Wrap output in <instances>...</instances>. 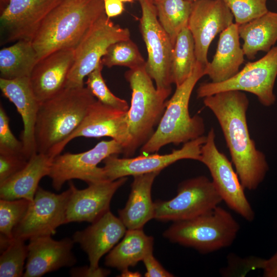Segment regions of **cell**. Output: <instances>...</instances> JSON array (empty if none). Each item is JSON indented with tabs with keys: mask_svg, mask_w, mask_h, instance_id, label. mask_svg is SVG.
Listing matches in <instances>:
<instances>
[{
	"mask_svg": "<svg viewBox=\"0 0 277 277\" xmlns=\"http://www.w3.org/2000/svg\"><path fill=\"white\" fill-rule=\"evenodd\" d=\"M203 103L220 125L242 185L245 189L256 190L264 181L269 165L266 155L250 137L247 95L241 91H225L204 97Z\"/></svg>",
	"mask_w": 277,
	"mask_h": 277,
	"instance_id": "obj_1",
	"label": "cell"
},
{
	"mask_svg": "<svg viewBox=\"0 0 277 277\" xmlns=\"http://www.w3.org/2000/svg\"><path fill=\"white\" fill-rule=\"evenodd\" d=\"M105 13L103 0H63L46 17L32 40L38 61L56 50L75 48Z\"/></svg>",
	"mask_w": 277,
	"mask_h": 277,
	"instance_id": "obj_2",
	"label": "cell"
},
{
	"mask_svg": "<svg viewBox=\"0 0 277 277\" xmlns=\"http://www.w3.org/2000/svg\"><path fill=\"white\" fill-rule=\"evenodd\" d=\"M96 100L84 86L65 88L41 103L34 131L37 153L48 155L64 142L79 127Z\"/></svg>",
	"mask_w": 277,
	"mask_h": 277,
	"instance_id": "obj_3",
	"label": "cell"
},
{
	"mask_svg": "<svg viewBox=\"0 0 277 277\" xmlns=\"http://www.w3.org/2000/svg\"><path fill=\"white\" fill-rule=\"evenodd\" d=\"M205 66L197 62L188 78L176 86L154 133L141 147V153H156L166 145H179L204 135V120L198 114L190 115L189 104L196 84L205 75Z\"/></svg>",
	"mask_w": 277,
	"mask_h": 277,
	"instance_id": "obj_4",
	"label": "cell"
},
{
	"mask_svg": "<svg viewBox=\"0 0 277 277\" xmlns=\"http://www.w3.org/2000/svg\"><path fill=\"white\" fill-rule=\"evenodd\" d=\"M240 225L219 206L192 219L174 222L163 233L170 242L209 253L231 246Z\"/></svg>",
	"mask_w": 277,
	"mask_h": 277,
	"instance_id": "obj_5",
	"label": "cell"
},
{
	"mask_svg": "<svg viewBox=\"0 0 277 277\" xmlns=\"http://www.w3.org/2000/svg\"><path fill=\"white\" fill-rule=\"evenodd\" d=\"M125 77L131 88V105L128 110L131 142L124 153L131 157L152 136L166 108V100L170 95L159 91L145 67L129 69Z\"/></svg>",
	"mask_w": 277,
	"mask_h": 277,
	"instance_id": "obj_6",
	"label": "cell"
},
{
	"mask_svg": "<svg viewBox=\"0 0 277 277\" xmlns=\"http://www.w3.org/2000/svg\"><path fill=\"white\" fill-rule=\"evenodd\" d=\"M276 77L277 46L259 60L247 63L227 81L201 83L197 89V97L204 98L222 91L238 90L254 94L262 105L270 107L276 101L273 89Z\"/></svg>",
	"mask_w": 277,
	"mask_h": 277,
	"instance_id": "obj_7",
	"label": "cell"
},
{
	"mask_svg": "<svg viewBox=\"0 0 277 277\" xmlns=\"http://www.w3.org/2000/svg\"><path fill=\"white\" fill-rule=\"evenodd\" d=\"M130 38L128 28L114 24L105 13L89 29L75 47L73 64L68 74L65 88L84 86V79L101 62L112 44Z\"/></svg>",
	"mask_w": 277,
	"mask_h": 277,
	"instance_id": "obj_8",
	"label": "cell"
},
{
	"mask_svg": "<svg viewBox=\"0 0 277 277\" xmlns=\"http://www.w3.org/2000/svg\"><path fill=\"white\" fill-rule=\"evenodd\" d=\"M138 2L142 11L140 29L148 53L145 70L154 81L159 91L170 94L172 84L171 63L174 45L159 21L152 1Z\"/></svg>",
	"mask_w": 277,
	"mask_h": 277,
	"instance_id": "obj_9",
	"label": "cell"
},
{
	"mask_svg": "<svg viewBox=\"0 0 277 277\" xmlns=\"http://www.w3.org/2000/svg\"><path fill=\"white\" fill-rule=\"evenodd\" d=\"M215 138V131L212 127L201 147L200 162L208 169L211 181L222 201L245 220L252 222L255 213L245 194V188L232 162L216 147Z\"/></svg>",
	"mask_w": 277,
	"mask_h": 277,
	"instance_id": "obj_10",
	"label": "cell"
},
{
	"mask_svg": "<svg viewBox=\"0 0 277 277\" xmlns=\"http://www.w3.org/2000/svg\"><path fill=\"white\" fill-rule=\"evenodd\" d=\"M123 152V146L112 139L101 141L93 148L81 153L60 154L52 160L48 176L56 191L72 179L83 181L88 185L108 181L103 168L98 164L110 155Z\"/></svg>",
	"mask_w": 277,
	"mask_h": 277,
	"instance_id": "obj_11",
	"label": "cell"
},
{
	"mask_svg": "<svg viewBox=\"0 0 277 277\" xmlns=\"http://www.w3.org/2000/svg\"><path fill=\"white\" fill-rule=\"evenodd\" d=\"M212 182L204 175L182 181L176 195L170 200L154 202V219L176 222L204 214L222 202Z\"/></svg>",
	"mask_w": 277,
	"mask_h": 277,
	"instance_id": "obj_12",
	"label": "cell"
},
{
	"mask_svg": "<svg viewBox=\"0 0 277 277\" xmlns=\"http://www.w3.org/2000/svg\"><path fill=\"white\" fill-rule=\"evenodd\" d=\"M71 193L70 188L56 194L38 186L24 216L13 230V238L26 241L54 235L57 228L65 224Z\"/></svg>",
	"mask_w": 277,
	"mask_h": 277,
	"instance_id": "obj_13",
	"label": "cell"
},
{
	"mask_svg": "<svg viewBox=\"0 0 277 277\" xmlns=\"http://www.w3.org/2000/svg\"><path fill=\"white\" fill-rule=\"evenodd\" d=\"M128 111L112 108L96 100L89 106L79 127L48 155L53 159L61 153L70 141L82 136L89 138L110 137L123 146L124 154L131 142Z\"/></svg>",
	"mask_w": 277,
	"mask_h": 277,
	"instance_id": "obj_14",
	"label": "cell"
},
{
	"mask_svg": "<svg viewBox=\"0 0 277 277\" xmlns=\"http://www.w3.org/2000/svg\"><path fill=\"white\" fill-rule=\"evenodd\" d=\"M206 141V136L203 135L183 144L181 148L165 154H142L134 157L124 158L113 154L103 161V168L107 180L110 181L130 175L161 171L179 160L190 159L200 161L201 147Z\"/></svg>",
	"mask_w": 277,
	"mask_h": 277,
	"instance_id": "obj_15",
	"label": "cell"
},
{
	"mask_svg": "<svg viewBox=\"0 0 277 277\" xmlns=\"http://www.w3.org/2000/svg\"><path fill=\"white\" fill-rule=\"evenodd\" d=\"M63 0H9L0 16L1 44L32 40L48 14Z\"/></svg>",
	"mask_w": 277,
	"mask_h": 277,
	"instance_id": "obj_16",
	"label": "cell"
},
{
	"mask_svg": "<svg viewBox=\"0 0 277 277\" xmlns=\"http://www.w3.org/2000/svg\"><path fill=\"white\" fill-rule=\"evenodd\" d=\"M234 17L222 0H195L187 27L193 36L197 62L206 65L208 49L215 36L233 23Z\"/></svg>",
	"mask_w": 277,
	"mask_h": 277,
	"instance_id": "obj_17",
	"label": "cell"
},
{
	"mask_svg": "<svg viewBox=\"0 0 277 277\" xmlns=\"http://www.w3.org/2000/svg\"><path fill=\"white\" fill-rule=\"evenodd\" d=\"M127 179L123 177L112 181L92 183L84 189H78L70 181L71 193L67 206L65 224L95 221L109 210L113 195Z\"/></svg>",
	"mask_w": 277,
	"mask_h": 277,
	"instance_id": "obj_18",
	"label": "cell"
},
{
	"mask_svg": "<svg viewBox=\"0 0 277 277\" xmlns=\"http://www.w3.org/2000/svg\"><path fill=\"white\" fill-rule=\"evenodd\" d=\"M74 243L68 238L56 241L49 235L30 239L23 276L40 277L62 267L73 266L76 262L72 251Z\"/></svg>",
	"mask_w": 277,
	"mask_h": 277,
	"instance_id": "obj_19",
	"label": "cell"
},
{
	"mask_svg": "<svg viewBox=\"0 0 277 277\" xmlns=\"http://www.w3.org/2000/svg\"><path fill=\"white\" fill-rule=\"evenodd\" d=\"M74 57L75 49L69 48L53 52L38 61L29 79L40 103L53 97L65 88Z\"/></svg>",
	"mask_w": 277,
	"mask_h": 277,
	"instance_id": "obj_20",
	"label": "cell"
},
{
	"mask_svg": "<svg viewBox=\"0 0 277 277\" xmlns=\"http://www.w3.org/2000/svg\"><path fill=\"white\" fill-rule=\"evenodd\" d=\"M126 229L119 217L109 210L85 229L76 231L72 239L87 254L90 268L96 270L100 259L124 236Z\"/></svg>",
	"mask_w": 277,
	"mask_h": 277,
	"instance_id": "obj_21",
	"label": "cell"
},
{
	"mask_svg": "<svg viewBox=\"0 0 277 277\" xmlns=\"http://www.w3.org/2000/svg\"><path fill=\"white\" fill-rule=\"evenodd\" d=\"M0 88L3 95L15 105L22 117V153L29 160L37 153L34 131L41 103L34 93L29 77L13 80L0 78Z\"/></svg>",
	"mask_w": 277,
	"mask_h": 277,
	"instance_id": "obj_22",
	"label": "cell"
},
{
	"mask_svg": "<svg viewBox=\"0 0 277 277\" xmlns=\"http://www.w3.org/2000/svg\"><path fill=\"white\" fill-rule=\"evenodd\" d=\"M238 25L235 23L220 33L216 52L205 66V75L217 83L230 79L239 71L245 54L240 42Z\"/></svg>",
	"mask_w": 277,
	"mask_h": 277,
	"instance_id": "obj_23",
	"label": "cell"
},
{
	"mask_svg": "<svg viewBox=\"0 0 277 277\" xmlns=\"http://www.w3.org/2000/svg\"><path fill=\"white\" fill-rule=\"evenodd\" d=\"M160 172L133 176L127 203L118 210L119 218L127 229H142L146 223L154 218V202L151 198V188Z\"/></svg>",
	"mask_w": 277,
	"mask_h": 277,
	"instance_id": "obj_24",
	"label": "cell"
},
{
	"mask_svg": "<svg viewBox=\"0 0 277 277\" xmlns=\"http://www.w3.org/2000/svg\"><path fill=\"white\" fill-rule=\"evenodd\" d=\"M52 160L41 153L31 157L23 169L0 184L1 199L33 201L39 181L49 174Z\"/></svg>",
	"mask_w": 277,
	"mask_h": 277,
	"instance_id": "obj_25",
	"label": "cell"
},
{
	"mask_svg": "<svg viewBox=\"0 0 277 277\" xmlns=\"http://www.w3.org/2000/svg\"><path fill=\"white\" fill-rule=\"evenodd\" d=\"M245 56L254 59L260 51L268 52L277 42V12L268 11L264 15L238 26Z\"/></svg>",
	"mask_w": 277,
	"mask_h": 277,
	"instance_id": "obj_26",
	"label": "cell"
},
{
	"mask_svg": "<svg viewBox=\"0 0 277 277\" xmlns=\"http://www.w3.org/2000/svg\"><path fill=\"white\" fill-rule=\"evenodd\" d=\"M153 238L142 229H127L121 242L106 255V266L121 271L134 267L146 255L153 252Z\"/></svg>",
	"mask_w": 277,
	"mask_h": 277,
	"instance_id": "obj_27",
	"label": "cell"
},
{
	"mask_svg": "<svg viewBox=\"0 0 277 277\" xmlns=\"http://www.w3.org/2000/svg\"><path fill=\"white\" fill-rule=\"evenodd\" d=\"M38 61L31 41H17L0 51V78L13 80L30 77Z\"/></svg>",
	"mask_w": 277,
	"mask_h": 277,
	"instance_id": "obj_28",
	"label": "cell"
},
{
	"mask_svg": "<svg viewBox=\"0 0 277 277\" xmlns=\"http://www.w3.org/2000/svg\"><path fill=\"white\" fill-rule=\"evenodd\" d=\"M197 62L194 39L186 26L178 34L173 47L171 63L172 84L178 86L185 82Z\"/></svg>",
	"mask_w": 277,
	"mask_h": 277,
	"instance_id": "obj_29",
	"label": "cell"
},
{
	"mask_svg": "<svg viewBox=\"0 0 277 277\" xmlns=\"http://www.w3.org/2000/svg\"><path fill=\"white\" fill-rule=\"evenodd\" d=\"M159 21L174 45L181 31L187 26L193 2L187 0H152Z\"/></svg>",
	"mask_w": 277,
	"mask_h": 277,
	"instance_id": "obj_30",
	"label": "cell"
},
{
	"mask_svg": "<svg viewBox=\"0 0 277 277\" xmlns=\"http://www.w3.org/2000/svg\"><path fill=\"white\" fill-rule=\"evenodd\" d=\"M31 201L24 199L0 200V244L4 251L13 240V231L24 216Z\"/></svg>",
	"mask_w": 277,
	"mask_h": 277,
	"instance_id": "obj_31",
	"label": "cell"
},
{
	"mask_svg": "<svg viewBox=\"0 0 277 277\" xmlns=\"http://www.w3.org/2000/svg\"><path fill=\"white\" fill-rule=\"evenodd\" d=\"M104 66L127 67L129 69L145 67L146 61L139 49L131 38L122 40L111 45L101 60Z\"/></svg>",
	"mask_w": 277,
	"mask_h": 277,
	"instance_id": "obj_32",
	"label": "cell"
},
{
	"mask_svg": "<svg viewBox=\"0 0 277 277\" xmlns=\"http://www.w3.org/2000/svg\"><path fill=\"white\" fill-rule=\"evenodd\" d=\"M25 241L15 239L2 251L0 257V276H23L24 264L28 256V245Z\"/></svg>",
	"mask_w": 277,
	"mask_h": 277,
	"instance_id": "obj_33",
	"label": "cell"
},
{
	"mask_svg": "<svg viewBox=\"0 0 277 277\" xmlns=\"http://www.w3.org/2000/svg\"><path fill=\"white\" fill-rule=\"evenodd\" d=\"M103 65L101 62L97 68L87 75L85 82L91 94L102 104L123 111H128L127 102L115 96L107 87L102 74Z\"/></svg>",
	"mask_w": 277,
	"mask_h": 277,
	"instance_id": "obj_34",
	"label": "cell"
},
{
	"mask_svg": "<svg viewBox=\"0 0 277 277\" xmlns=\"http://www.w3.org/2000/svg\"><path fill=\"white\" fill-rule=\"evenodd\" d=\"M232 13L235 23L240 26L258 18L269 10L267 0H222Z\"/></svg>",
	"mask_w": 277,
	"mask_h": 277,
	"instance_id": "obj_35",
	"label": "cell"
},
{
	"mask_svg": "<svg viewBox=\"0 0 277 277\" xmlns=\"http://www.w3.org/2000/svg\"><path fill=\"white\" fill-rule=\"evenodd\" d=\"M22 150V143L12 133L9 126V118L1 104L0 152H11L23 154Z\"/></svg>",
	"mask_w": 277,
	"mask_h": 277,
	"instance_id": "obj_36",
	"label": "cell"
},
{
	"mask_svg": "<svg viewBox=\"0 0 277 277\" xmlns=\"http://www.w3.org/2000/svg\"><path fill=\"white\" fill-rule=\"evenodd\" d=\"M28 161L22 153L0 152V184L23 169Z\"/></svg>",
	"mask_w": 277,
	"mask_h": 277,
	"instance_id": "obj_37",
	"label": "cell"
},
{
	"mask_svg": "<svg viewBox=\"0 0 277 277\" xmlns=\"http://www.w3.org/2000/svg\"><path fill=\"white\" fill-rule=\"evenodd\" d=\"M146 271V277H171L174 275L166 270L155 259L153 252L148 253L142 260Z\"/></svg>",
	"mask_w": 277,
	"mask_h": 277,
	"instance_id": "obj_38",
	"label": "cell"
},
{
	"mask_svg": "<svg viewBox=\"0 0 277 277\" xmlns=\"http://www.w3.org/2000/svg\"><path fill=\"white\" fill-rule=\"evenodd\" d=\"M110 273L109 270L101 268L92 270L88 267L73 268L70 271L72 276H106Z\"/></svg>",
	"mask_w": 277,
	"mask_h": 277,
	"instance_id": "obj_39",
	"label": "cell"
},
{
	"mask_svg": "<svg viewBox=\"0 0 277 277\" xmlns=\"http://www.w3.org/2000/svg\"><path fill=\"white\" fill-rule=\"evenodd\" d=\"M260 269L265 277H277V252L268 259H262Z\"/></svg>",
	"mask_w": 277,
	"mask_h": 277,
	"instance_id": "obj_40",
	"label": "cell"
},
{
	"mask_svg": "<svg viewBox=\"0 0 277 277\" xmlns=\"http://www.w3.org/2000/svg\"><path fill=\"white\" fill-rule=\"evenodd\" d=\"M103 1L105 13L109 18L122 14L125 10L123 3L120 0Z\"/></svg>",
	"mask_w": 277,
	"mask_h": 277,
	"instance_id": "obj_41",
	"label": "cell"
},
{
	"mask_svg": "<svg viewBox=\"0 0 277 277\" xmlns=\"http://www.w3.org/2000/svg\"><path fill=\"white\" fill-rule=\"evenodd\" d=\"M120 276L132 277V276H141V274L138 272H132L129 271L128 269H126L121 271Z\"/></svg>",
	"mask_w": 277,
	"mask_h": 277,
	"instance_id": "obj_42",
	"label": "cell"
},
{
	"mask_svg": "<svg viewBox=\"0 0 277 277\" xmlns=\"http://www.w3.org/2000/svg\"><path fill=\"white\" fill-rule=\"evenodd\" d=\"M9 0H1V11L6 7L8 3Z\"/></svg>",
	"mask_w": 277,
	"mask_h": 277,
	"instance_id": "obj_43",
	"label": "cell"
},
{
	"mask_svg": "<svg viewBox=\"0 0 277 277\" xmlns=\"http://www.w3.org/2000/svg\"><path fill=\"white\" fill-rule=\"evenodd\" d=\"M123 3H132L134 0H120Z\"/></svg>",
	"mask_w": 277,
	"mask_h": 277,
	"instance_id": "obj_44",
	"label": "cell"
},
{
	"mask_svg": "<svg viewBox=\"0 0 277 277\" xmlns=\"http://www.w3.org/2000/svg\"><path fill=\"white\" fill-rule=\"evenodd\" d=\"M187 1H191V2H193V1H194L195 0H187Z\"/></svg>",
	"mask_w": 277,
	"mask_h": 277,
	"instance_id": "obj_45",
	"label": "cell"
},
{
	"mask_svg": "<svg viewBox=\"0 0 277 277\" xmlns=\"http://www.w3.org/2000/svg\"><path fill=\"white\" fill-rule=\"evenodd\" d=\"M275 1H276V2H277V0H275Z\"/></svg>",
	"mask_w": 277,
	"mask_h": 277,
	"instance_id": "obj_46",
	"label": "cell"
}]
</instances>
